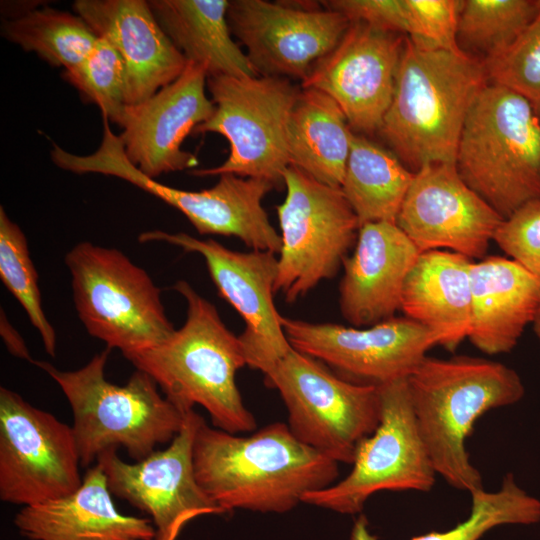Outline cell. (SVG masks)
<instances>
[{
  "label": "cell",
  "mask_w": 540,
  "mask_h": 540,
  "mask_svg": "<svg viewBox=\"0 0 540 540\" xmlns=\"http://www.w3.org/2000/svg\"><path fill=\"white\" fill-rule=\"evenodd\" d=\"M193 464L197 482L224 513H285L339 476L338 462L299 441L283 422L239 436L211 427L202 417Z\"/></svg>",
  "instance_id": "obj_1"
},
{
  "label": "cell",
  "mask_w": 540,
  "mask_h": 540,
  "mask_svg": "<svg viewBox=\"0 0 540 540\" xmlns=\"http://www.w3.org/2000/svg\"><path fill=\"white\" fill-rule=\"evenodd\" d=\"M173 289L186 302L182 327L157 346L125 358L148 374L183 413L199 405L218 429L232 434L254 431L256 419L236 383L237 372L247 366L239 336L188 282L179 280Z\"/></svg>",
  "instance_id": "obj_2"
},
{
  "label": "cell",
  "mask_w": 540,
  "mask_h": 540,
  "mask_svg": "<svg viewBox=\"0 0 540 540\" xmlns=\"http://www.w3.org/2000/svg\"><path fill=\"white\" fill-rule=\"evenodd\" d=\"M487 83L478 58L462 50L426 48L406 37L378 132L413 173L429 164H455L466 117Z\"/></svg>",
  "instance_id": "obj_3"
},
{
  "label": "cell",
  "mask_w": 540,
  "mask_h": 540,
  "mask_svg": "<svg viewBox=\"0 0 540 540\" xmlns=\"http://www.w3.org/2000/svg\"><path fill=\"white\" fill-rule=\"evenodd\" d=\"M418 431L434 469L453 488H483L466 440L486 412L519 402L525 387L507 365L472 356H426L407 378Z\"/></svg>",
  "instance_id": "obj_4"
},
{
  "label": "cell",
  "mask_w": 540,
  "mask_h": 540,
  "mask_svg": "<svg viewBox=\"0 0 540 540\" xmlns=\"http://www.w3.org/2000/svg\"><path fill=\"white\" fill-rule=\"evenodd\" d=\"M105 348L81 368L63 371L46 361L32 363L45 371L64 393L73 413V433L81 466L96 464L105 451L125 449L139 461L180 431L186 413L160 392L145 372L135 370L124 385L105 377L110 353Z\"/></svg>",
  "instance_id": "obj_5"
},
{
  "label": "cell",
  "mask_w": 540,
  "mask_h": 540,
  "mask_svg": "<svg viewBox=\"0 0 540 540\" xmlns=\"http://www.w3.org/2000/svg\"><path fill=\"white\" fill-rule=\"evenodd\" d=\"M455 165L503 219L540 199V115L516 92L488 82L466 117Z\"/></svg>",
  "instance_id": "obj_6"
},
{
  "label": "cell",
  "mask_w": 540,
  "mask_h": 540,
  "mask_svg": "<svg viewBox=\"0 0 540 540\" xmlns=\"http://www.w3.org/2000/svg\"><path fill=\"white\" fill-rule=\"evenodd\" d=\"M73 302L89 335L123 356L165 341L175 331L161 291L122 251L87 241L65 256Z\"/></svg>",
  "instance_id": "obj_7"
},
{
  "label": "cell",
  "mask_w": 540,
  "mask_h": 540,
  "mask_svg": "<svg viewBox=\"0 0 540 540\" xmlns=\"http://www.w3.org/2000/svg\"><path fill=\"white\" fill-rule=\"evenodd\" d=\"M215 105L213 115L193 132L217 133L230 146L227 159L213 168L193 170L196 176L235 174L284 186L290 166L288 122L300 87L280 77H207Z\"/></svg>",
  "instance_id": "obj_8"
},
{
  "label": "cell",
  "mask_w": 540,
  "mask_h": 540,
  "mask_svg": "<svg viewBox=\"0 0 540 540\" xmlns=\"http://www.w3.org/2000/svg\"><path fill=\"white\" fill-rule=\"evenodd\" d=\"M264 380L279 392L292 434L338 463L352 464L359 443L379 425L378 387L347 381L294 348Z\"/></svg>",
  "instance_id": "obj_9"
},
{
  "label": "cell",
  "mask_w": 540,
  "mask_h": 540,
  "mask_svg": "<svg viewBox=\"0 0 540 540\" xmlns=\"http://www.w3.org/2000/svg\"><path fill=\"white\" fill-rule=\"evenodd\" d=\"M283 181L286 197L276 207L282 244L274 292L293 303L338 273L360 224L340 188L293 165Z\"/></svg>",
  "instance_id": "obj_10"
},
{
  "label": "cell",
  "mask_w": 540,
  "mask_h": 540,
  "mask_svg": "<svg viewBox=\"0 0 540 540\" xmlns=\"http://www.w3.org/2000/svg\"><path fill=\"white\" fill-rule=\"evenodd\" d=\"M380 422L357 446L350 473L331 486L308 493L303 503L356 514L380 491H430L436 471L418 431L407 378L378 386Z\"/></svg>",
  "instance_id": "obj_11"
},
{
  "label": "cell",
  "mask_w": 540,
  "mask_h": 540,
  "mask_svg": "<svg viewBox=\"0 0 540 540\" xmlns=\"http://www.w3.org/2000/svg\"><path fill=\"white\" fill-rule=\"evenodd\" d=\"M72 426L0 388V499L22 507L67 496L82 484Z\"/></svg>",
  "instance_id": "obj_12"
},
{
  "label": "cell",
  "mask_w": 540,
  "mask_h": 540,
  "mask_svg": "<svg viewBox=\"0 0 540 540\" xmlns=\"http://www.w3.org/2000/svg\"><path fill=\"white\" fill-rule=\"evenodd\" d=\"M142 243L165 242L201 255L219 295L244 321L239 335L247 366L267 374L291 349L273 296L278 258L269 251H234L214 239L150 230Z\"/></svg>",
  "instance_id": "obj_13"
},
{
  "label": "cell",
  "mask_w": 540,
  "mask_h": 540,
  "mask_svg": "<svg viewBox=\"0 0 540 540\" xmlns=\"http://www.w3.org/2000/svg\"><path fill=\"white\" fill-rule=\"evenodd\" d=\"M93 170L125 180L176 208L201 235L236 237L252 250L275 254L281 250V236L262 206L276 188L268 180L222 174L214 186L200 191L170 187L144 175L116 139L97 152Z\"/></svg>",
  "instance_id": "obj_14"
},
{
  "label": "cell",
  "mask_w": 540,
  "mask_h": 540,
  "mask_svg": "<svg viewBox=\"0 0 540 540\" xmlns=\"http://www.w3.org/2000/svg\"><path fill=\"white\" fill-rule=\"evenodd\" d=\"M201 418L194 409L188 411L169 445L139 461H123L116 449L103 452L96 461L112 495L149 515L154 540H177L195 518L225 514L195 476L193 445Z\"/></svg>",
  "instance_id": "obj_15"
},
{
  "label": "cell",
  "mask_w": 540,
  "mask_h": 540,
  "mask_svg": "<svg viewBox=\"0 0 540 540\" xmlns=\"http://www.w3.org/2000/svg\"><path fill=\"white\" fill-rule=\"evenodd\" d=\"M295 350L313 357L341 378L381 386L405 379L437 345L434 336L407 317H391L368 327L281 319Z\"/></svg>",
  "instance_id": "obj_16"
},
{
  "label": "cell",
  "mask_w": 540,
  "mask_h": 540,
  "mask_svg": "<svg viewBox=\"0 0 540 540\" xmlns=\"http://www.w3.org/2000/svg\"><path fill=\"white\" fill-rule=\"evenodd\" d=\"M227 20L259 76L301 83L351 23L344 14L316 4L265 0H229Z\"/></svg>",
  "instance_id": "obj_17"
},
{
  "label": "cell",
  "mask_w": 540,
  "mask_h": 540,
  "mask_svg": "<svg viewBox=\"0 0 540 540\" xmlns=\"http://www.w3.org/2000/svg\"><path fill=\"white\" fill-rule=\"evenodd\" d=\"M406 37L362 21H351L336 47L318 60L302 88L330 96L350 129L378 132L391 103Z\"/></svg>",
  "instance_id": "obj_18"
},
{
  "label": "cell",
  "mask_w": 540,
  "mask_h": 540,
  "mask_svg": "<svg viewBox=\"0 0 540 540\" xmlns=\"http://www.w3.org/2000/svg\"><path fill=\"white\" fill-rule=\"evenodd\" d=\"M503 220L455 164L434 163L415 172L396 224L420 253L447 250L475 261L486 256Z\"/></svg>",
  "instance_id": "obj_19"
},
{
  "label": "cell",
  "mask_w": 540,
  "mask_h": 540,
  "mask_svg": "<svg viewBox=\"0 0 540 540\" xmlns=\"http://www.w3.org/2000/svg\"><path fill=\"white\" fill-rule=\"evenodd\" d=\"M206 86L205 68L187 61L172 83L139 104L127 105L118 136L127 158L144 175L155 179L198 165V158L183 150L182 143L215 111Z\"/></svg>",
  "instance_id": "obj_20"
},
{
  "label": "cell",
  "mask_w": 540,
  "mask_h": 540,
  "mask_svg": "<svg viewBox=\"0 0 540 540\" xmlns=\"http://www.w3.org/2000/svg\"><path fill=\"white\" fill-rule=\"evenodd\" d=\"M74 12L121 56L125 102L136 105L176 80L187 60L145 0H76Z\"/></svg>",
  "instance_id": "obj_21"
},
{
  "label": "cell",
  "mask_w": 540,
  "mask_h": 540,
  "mask_svg": "<svg viewBox=\"0 0 540 540\" xmlns=\"http://www.w3.org/2000/svg\"><path fill=\"white\" fill-rule=\"evenodd\" d=\"M420 254L396 223L360 226L354 252L343 262L339 304L344 319L361 328L393 317Z\"/></svg>",
  "instance_id": "obj_22"
},
{
  "label": "cell",
  "mask_w": 540,
  "mask_h": 540,
  "mask_svg": "<svg viewBox=\"0 0 540 540\" xmlns=\"http://www.w3.org/2000/svg\"><path fill=\"white\" fill-rule=\"evenodd\" d=\"M13 523L28 540H154L150 519L122 514L99 464L73 493L22 507Z\"/></svg>",
  "instance_id": "obj_23"
},
{
  "label": "cell",
  "mask_w": 540,
  "mask_h": 540,
  "mask_svg": "<svg viewBox=\"0 0 540 540\" xmlns=\"http://www.w3.org/2000/svg\"><path fill=\"white\" fill-rule=\"evenodd\" d=\"M469 341L487 355L514 349L540 304V280L510 258L472 261Z\"/></svg>",
  "instance_id": "obj_24"
},
{
  "label": "cell",
  "mask_w": 540,
  "mask_h": 540,
  "mask_svg": "<svg viewBox=\"0 0 540 540\" xmlns=\"http://www.w3.org/2000/svg\"><path fill=\"white\" fill-rule=\"evenodd\" d=\"M471 259L447 250L419 255L401 295L405 317L425 327L437 345L454 351L471 326Z\"/></svg>",
  "instance_id": "obj_25"
},
{
  "label": "cell",
  "mask_w": 540,
  "mask_h": 540,
  "mask_svg": "<svg viewBox=\"0 0 540 540\" xmlns=\"http://www.w3.org/2000/svg\"><path fill=\"white\" fill-rule=\"evenodd\" d=\"M163 31L187 61L203 66L207 77L259 76L232 38L228 0H149Z\"/></svg>",
  "instance_id": "obj_26"
},
{
  "label": "cell",
  "mask_w": 540,
  "mask_h": 540,
  "mask_svg": "<svg viewBox=\"0 0 540 540\" xmlns=\"http://www.w3.org/2000/svg\"><path fill=\"white\" fill-rule=\"evenodd\" d=\"M352 130L340 106L327 94L300 87L288 122L290 165L331 187H341Z\"/></svg>",
  "instance_id": "obj_27"
},
{
  "label": "cell",
  "mask_w": 540,
  "mask_h": 540,
  "mask_svg": "<svg viewBox=\"0 0 540 540\" xmlns=\"http://www.w3.org/2000/svg\"><path fill=\"white\" fill-rule=\"evenodd\" d=\"M414 174L391 150L352 131L340 189L360 226L372 222L396 223Z\"/></svg>",
  "instance_id": "obj_28"
},
{
  "label": "cell",
  "mask_w": 540,
  "mask_h": 540,
  "mask_svg": "<svg viewBox=\"0 0 540 540\" xmlns=\"http://www.w3.org/2000/svg\"><path fill=\"white\" fill-rule=\"evenodd\" d=\"M1 35L64 71L81 63L98 40L79 15L50 7L3 20Z\"/></svg>",
  "instance_id": "obj_29"
},
{
  "label": "cell",
  "mask_w": 540,
  "mask_h": 540,
  "mask_svg": "<svg viewBox=\"0 0 540 540\" xmlns=\"http://www.w3.org/2000/svg\"><path fill=\"white\" fill-rule=\"evenodd\" d=\"M471 495L469 517L444 532H430L410 540H479L487 531L506 524L531 525L540 521V500L523 490L513 473H507L497 491L478 489ZM351 540H376L360 517Z\"/></svg>",
  "instance_id": "obj_30"
},
{
  "label": "cell",
  "mask_w": 540,
  "mask_h": 540,
  "mask_svg": "<svg viewBox=\"0 0 540 540\" xmlns=\"http://www.w3.org/2000/svg\"><path fill=\"white\" fill-rule=\"evenodd\" d=\"M539 1L465 0L457 41L479 53L483 62L506 50L537 18Z\"/></svg>",
  "instance_id": "obj_31"
},
{
  "label": "cell",
  "mask_w": 540,
  "mask_h": 540,
  "mask_svg": "<svg viewBox=\"0 0 540 540\" xmlns=\"http://www.w3.org/2000/svg\"><path fill=\"white\" fill-rule=\"evenodd\" d=\"M0 279L25 310L38 331L48 355H56V332L47 319L38 285V274L30 257L22 229L0 207Z\"/></svg>",
  "instance_id": "obj_32"
},
{
  "label": "cell",
  "mask_w": 540,
  "mask_h": 540,
  "mask_svg": "<svg viewBox=\"0 0 540 540\" xmlns=\"http://www.w3.org/2000/svg\"><path fill=\"white\" fill-rule=\"evenodd\" d=\"M63 76L85 101L96 104L102 116L120 124L127 107L125 102V67L117 50L105 39L97 42L77 66Z\"/></svg>",
  "instance_id": "obj_33"
},
{
  "label": "cell",
  "mask_w": 540,
  "mask_h": 540,
  "mask_svg": "<svg viewBox=\"0 0 540 540\" xmlns=\"http://www.w3.org/2000/svg\"><path fill=\"white\" fill-rule=\"evenodd\" d=\"M488 82L504 86L540 110V15L502 53L483 62Z\"/></svg>",
  "instance_id": "obj_34"
},
{
  "label": "cell",
  "mask_w": 540,
  "mask_h": 540,
  "mask_svg": "<svg viewBox=\"0 0 540 540\" xmlns=\"http://www.w3.org/2000/svg\"><path fill=\"white\" fill-rule=\"evenodd\" d=\"M409 15L408 38L417 45L451 51L461 50L458 25L464 1L405 0Z\"/></svg>",
  "instance_id": "obj_35"
},
{
  "label": "cell",
  "mask_w": 540,
  "mask_h": 540,
  "mask_svg": "<svg viewBox=\"0 0 540 540\" xmlns=\"http://www.w3.org/2000/svg\"><path fill=\"white\" fill-rule=\"evenodd\" d=\"M493 241L540 280V199L524 204L504 219Z\"/></svg>",
  "instance_id": "obj_36"
},
{
  "label": "cell",
  "mask_w": 540,
  "mask_h": 540,
  "mask_svg": "<svg viewBox=\"0 0 540 540\" xmlns=\"http://www.w3.org/2000/svg\"><path fill=\"white\" fill-rule=\"evenodd\" d=\"M321 3L327 9L344 14L350 21H362L406 36L409 33L405 0H330Z\"/></svg>",
  "instance_id": "obj_37"
},
{
  "label": "cell",
  "mask_w": 540,
  "mask_h": 540,
  "mask_svg": "<svg viewBox=\"0 0 540 540\" xmlns=\"http://www.w3.org/2000/svg\"><path fill=\"white\" fill-rule=\"evenodd\" d=\"M0 335L10 354L31 363L34 361L24 339L9 322L3 309L0 314Z\"/></svg>",
  "instance_id": "obj_38"
},
{
  "label": "cell",
  "mask_w": 540,
  "mask_h": 540,
  "mask_svg": "<svg viewBox=\"0 0 540 540\" xmlns=\"http://www.w3.org/2000/svg\"><path fill=\"white\" fill-rule=\"evenodd\" d=\"M532 326H533V331L538 339V342H539V346H540V304H539V307L537 309V312H536V315H535V318H534V321L532 323Z\"/></svg>",
  "instance_id": "obj_39"
},
{
  "label": "cell",
  "mask_w": 540,
  "mask_h": 540,
  "mask_svg": "<svg viewBox=\"0 0 540 540\" xmlns=\"http://www.w3.org/2000/svg\"><path fill=\"white\" fill-rule=\"evenodd\" d=\"M539 8H540V0H539ZM538 15H540V9H539V14Z\"/></svg>",
  "instance_id": "obj_40"
},
{
  "label": "cell",
  "mask_w": 540,
  "mask_h": 540,
  "mask_svg": "<svg viewBox=\"0 0 540 540\" xmlns=\"http://www.w3.org/2000/svg\"><path fill=\"white\" fill-rule=\"evenodd\" d=\"M539 115H540V110L538 111Z\"/></svg>",
  "instance_id": "obj_41"
}]
</instances>
